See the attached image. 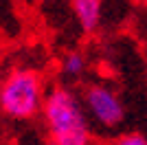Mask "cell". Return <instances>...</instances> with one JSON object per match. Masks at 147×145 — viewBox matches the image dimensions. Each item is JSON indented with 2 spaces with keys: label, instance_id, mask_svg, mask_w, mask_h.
I'll list each match as a JSON object with an SVG mask.
<instances>
[{
  "label": "cell",
  "instance_id": "obj_1",
  "mask_svg": "<svg viewBox=\"0 0 147 145\" xmlns=\"http://www.w3.org/2000/svg\"><path fill=\"white\" fill-rule=\"evenodd\" d=\"M44 127L49 132L51 145H88L90 125L81 103V95L70 86H55L46 92L42 106Z\"/></svg>",
  "mask_w": 147,
  "mask_h": 145
},
{
  "label": "cell",
  "instance_id": "obj_5",
  "mask_svg": "<svg viewBox=\"0 0 147 145\" xmlns=\"http://www.w3.org/2000/svg\"><path fill=\"white\" fill-rule=\"evenodd\" d=\"M86 68H88V62L79 51H70V53H66L64 60H61V72H64L68 79L81 77V75L86 72Z\"/></svg>",
  "mask_w": 147,
  "mask_h": 145
},
{
  "label": "cell",
  "instance_id": "obj_4",
  "mask_svg": "<svg viewBox=\"0 0 147 145\" xmlns=\"http://www.w3.org/2000/svg\"><path fill=\"white\" fill-rule=\"evenodd\" d=\"M79 29L88 35L97 33L103 18V0H70Z\"/></svg>",
  "mask_w": 147,
  "mask_h": 145
},
{
  "label": "cell",
  "instance_id": "obj_3",
  "mask_svg": "<svg viewBox=\"0 0 147 145\" xmlns=\"http://www.w3.org/2000/svg\"><path fill=\"white\" fill-rule=\"evenodd\" d=\"M81 103L88 119H92L101 130H117L125 121L123 99L108 84H88L81 90Z\"/></svg>",
  "mask_w": 147,
  "mask_h": 145
},
{
  "label": "cell",
  "instance_id": "obj_6",
  "mask_svg": "<svg viewBox=\"0 0 147 145\" xmlns=\"http://www.w3.org/2000/svg\"><path fill=\"white\" fill-rule=\"evenodd\" d=\"M114 145H147V136L141 132H127V134H121Z\"/></svg>",
  "mask_w": 147,
  "mask_h": 145
},
{
  "label": "cell",
  "instance_id": "obj_7",
  "mask_svg": "<svg viewBox=\"0 0 147 145\" xmlns=\"http://www.w3.org/2000/svg\"><path fill=\"white\" fill-rule=\"evenodd\" d=\"M0 84H2V81H0Z\"/></svg>",
  "mask_w": 147,
  "mask_h": 145
},
{
  "label": "cell",
  "instance_id": "obj_2",
  "mask_svg": "<svg viewBox=\"0 0 147 145\" xmlns=\"http://www.w3.org/2000/svg\"><path fill=\"white\" fill-rule=\"evenodd\" d=\"M46 99L44 75L37 68H13L0 84V112L7 119L26 121L42 115Z\"/></svg>",
  "mask_w": 147,
  "mask_h": 145
}]
</instances>
